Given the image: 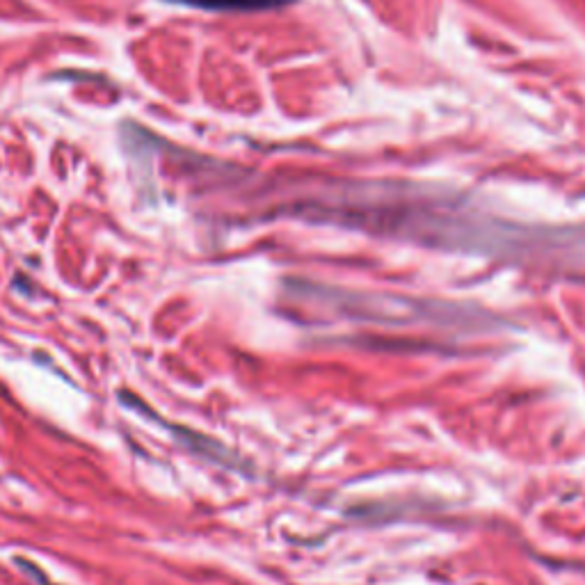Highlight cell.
I'll list each match as a JSON object with an SVG mask.
<instances>
[{"instance_id": "obj_1", "label": "cell", "mask_w": 585, "mask_h": 585, "mask_svg": "<svg viewBox=\"0 0 585 585\" xmlns=\"http://www.w3.org/2000/svg\"><path fill=\"white\" fill-rule=\"evenodd\" d=\"M167 3H179L213 12H261L275 10V7L288 5L293 0H167Z\"/></svg>"}]
</instances>
